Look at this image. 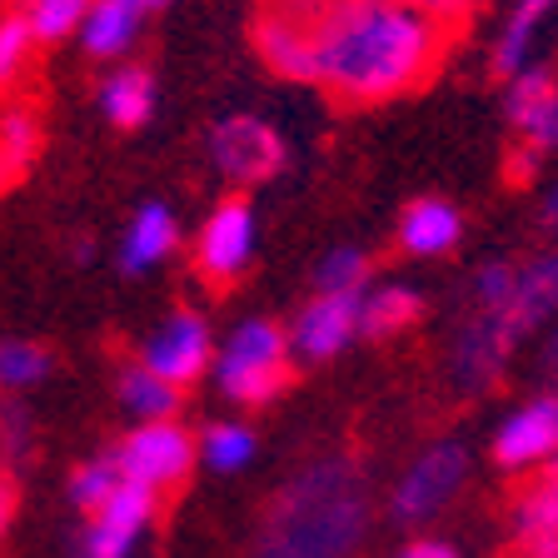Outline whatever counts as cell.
<instances>
[{"instance_id":"cell-35","label":"cell","mask_w":558,"mask_h":558,"mask_svg":"<svg viewBox=\"0 0 558 558\" xmlns=\"http://www.w3.org/2000/svg\"><path fill=\"white\" fill-rule=\"evenodd\" d=\"M538 230H544L548 240H558V180L548 185V195L538 199Z\"/></svg>"},{"instance_id":"cell-37","label":"cell","mask_w":558,"mask_h":558,"mask_svg":"<svg viewBox=\"0 0 558 558\" xmlns=\"http://www.w3.org/2000/svg\"><path fill=\"white\" fill-rule=\"evenodd\" d=\"M70 255H75V265H90V259H95V244L90 240H75V250H70Z\"/></svg>"},{"instance_id":"cell-25","label":"cell","mask_w":558,"mask_h":558,"mask_svg":"<svg viewBox=\"0 0 558 558\" xmlns=\"http://www.w3.org/2000/svg\"><path fill=\"white\" fill-rule=\"evenodd\" d=\"M120 484H125V474H120V459H116V453H95V459H85V464L70 474L65 494H70V504H75L85 519H95L105 504L116 499Z\"/></svg>"},{"instance_id":"cell-31","label":"cell","mask_w":558,"mask_h":558,"mask_svg":"<svg viewBox=\"0 0 558 558\" xmlns=\"http://www.w3.org/2000/svg\"><path fill=\"white\" fill-rule=\"evenodd\" d=\"M31 40H35V31L21 11H11L5 21H0V75H5V81L21 75L25 56H31Z\"/></svg>"},{"instance_id":"cell-11","label":"cell","mask_w":558,"mask_h":558,"mask_svg":"<svg viewBox=\"0 0 558 558\" xmlns=\"http://www.w3.org/2000/svg\"><path fill=\"white\" fill-rule=\"evenodd\" d=\"M155 513H160V494L125 478L116 488V499L105 504L95 519H85L75 558H135L140 538L155 529Z\"/></svg>"},{"instance_id":"cell-7","label":"cell","mask_w":558,"mask_h":558,"mask_svg":"<svg viewBox=\"0 0 558 558\" xmlns=\"http://www.w3.org/2000/svg\"><path fill=\"white\" fill-rule=\"evenodd\" d=\"M205 150H209V165L234 180V185H265L284 170L290 150H284V135H279L269 120L259 116H225L209 125L205 135Z\"/></svg>"},{"instance_id":"cell-23","label":"cell","mask_w":558,"mask_h":558,"mask_svg":"<svg viewBox=\"0 0 558 558\" xmlns=\"http://www.w3.org/2000/svg\"><path fill=\"white\" fill-rule=\"evenodd\" d=\"M195 439H199V464H205L209 474H244L259 453V439L244 418H215Z\"/></svg>"},{"instance_id":"cell-17","label":"cell","mask_w":558,"mask_h":558,"mask_svg":"<svg viewBox=\"0 0 558 558\" xmlns=\"http://www.w3.org/2000/svg\"><path fill=\"white\" fill-rule=\"evenodd\" d=\"M174 250H180V220H174L170 205L150 199V205H140L135 215H130L125 234H120V244H116V265H120V275H150Z\"/></svg>"},{"instance_id":"cell-22","label":"cell","mask_w":558,"mask_h":558,"mask_svg":"<svg viewBox=\"0 0 558 558\" xmlns=\"http://www.w3.org/2000/svg\"><path fill=\"white\" fill-rule=\"evenodd\" d=\"M160 105V85L145 65H116L100 81V116L120 130H140Z\"/></svg>"},{"instance_id":"cell-26","label":"cell","mask_w":558,"mask_h":558,"mask_svg":"<svg viewBox=\"0 0 558 558\" xmlns=\"http://www.w3.org/2000/svg\"><path fill=\"white\" fill-rule=\"evenodd\" d=\"M369 290V255L360 244H335L314 265V294H364Z\"/></svg>"},{"instance_id":"cell-30","label":"cell","mask_w":558,"mask_h":558,"mask_svg":"<svg viewBox=\"0 0 558 558\" xmlns=\"http://www.w3.org/2000/svg\"><path fill=\"white\" fill-rule=\"evenodd\" d=\"M513 294H519V259H484L469 275V310L499 314L513 304Z\"/></svg>"},{"instance_id":"cell-8","label":"cell","mask_w":558,"mask_h":558,"mask_svg":"<svg viewBox=\"0 0 558 558\" xmlns=\"http://www.w3.org/2000/svg\"><path fill=\"white\" fill-rule=\"evenodd\" d=\"M116 459L130 484H145L155 494H165V488L190 478V469L199 459V439H190V429L174 424V418H155V424H135L120 439Z\"/></svg>"},{"instance_id":"cell-5","label":"cell","mask_w":558,"mask_h":558,"mask_svg":"<svg viewBox=\"0 0 558 558\" xmlns=\"http://www.w3.org/2000/svg\"><path fill=\"white\" fill-rule=\"evenodd\" d=\"M504 116H509L513 135H519V155L513 170L534 174L538 160L558 155V70L534 60L529 70H519L504 95Z\"/></svg>"},{"instance_id":"cell-13","label":"cell","mask_w":558,"mask_h":558,"mask_svg":"<svg viewBox=\"0 0 558 558\" xmlns=\"http://www.w3.org/2000/svg\"><path fill=\"white\" fill-rule=\"evenodd\" d=\"M360 335V294H314L290 325L294 364H329Z\"/></svg>"},{"instance_id":"cell-24","label":"cell","mask_w":558,"mask_h":558,"mask_svg":"<svg viewBox=\"0 0 558 558\" xmlns=\"http://www.w3.org/2000/svg\"><path fill=\"white\" fill-rule=\"evenodd\" d=\"M120 409H125L135 424H155V418H174V409H180V389H174L170 379H160V374H150L145 364H130V369H120Z\"/></svg>"},{"instance_id":"cell-36","label":"cell","mask_w":558,"mask_h":558,"mask_svg":"<svg viewBox=\"0 0 558 558\" xmlns=\"http://www.w3.org/2000/svg\"><path fill=\"white\" fill-rule=\"evenodd\" d=\"M544 374H548V384L558 389V325L544 335Z\"/></svg>"},{"instance_id":"cell-29","label":"cell","mask_w":558,"mask_h":558,"mask_svg":"<svg viewBox=\"0 0 558 558\" xmlns=\"http://www.w3.org/2000/svg\"><path fill=\"white\" fill-rule=\"evenodd\" d=\"M90 5L95 0H21L15 11L31 21L35 40H65V35H81Z\"/></svg>"},{"instance_id":"cell-2","label":"cell","mask_w":558,"mask_h":558,"mask_svg":"<svg viewBox=\"0 0 558 558\" xmlns=\"http://www.w3.org/2000/svg\"><path fill=\"white\" fill-rule=\"evenodd\" d=\"M374 529V484L364 459L319 453L279 488L250 558H354Z\"/></svg>"},{"instance_id":"cell-20","label":"cell","mask_w":558,"mask_h":558,"mask_svg":"<svg viewBox=\"0 0 558 558\" xmlns=\"http://www.w3.org/2000/svg\"><path fill=\"white\" fill-rule=\"evenodd\" d=\"M145 15H150L145 0H95L90 15H85V25H81V46L90 50L95 60L125 56V50L140 40Z\"/></svg>"},{"instance_id":"cell-18","label":"cell","mask_w":558,"mask_h":558,"mask_svg":"<svg viewBox=\"0 0 558 558\" xmlns=\"http://www.w3.org/2000/svg\"><path fill=\"white\" fill-rule=\"evenodd\" d=\"M459 240H464V215L449 199H409L404 215H399V250L414 259H439L459 250Z\"/></svg>"},{"instance_id":"cell-27","label":"cell","mask_w":558,"mask_h":558,"mask_svg":"<svg viewBox=\"0 0 558 558\" xmlns=\"http://www.w3.org/2000/svg\"><path fill=\"white\" fill-rule=\"evenodd\" d=\"M35 150H40V125H35L31 110L11 105L5 120H0V165H5V185H15V180L31 170Z\"/></svg>"},{"instance_id":"cell-32","label":"cell","mask_w":558,"mask_h":558,"mask_svg":"<svg viewBox=\"0 0 558 558\" xmlns=\"http://www.w3.org/2000/svg\"><path fill=\"white\" fill-rule=\"evenodd\" d=\"M0 439H5V464L15 469V453H21L25 439H31V414H25L21 399H11L5 414H0Z\"/></svg>"},{"instance_id":"cell-16","label":"cell","mask_w":558,"mask_h":558,"mask_svg":"<svg viewBox=\"0 0 558 558\" xmlns=\"http://www.w3.org/2000/svg\"><path fill=\"white\" fill-rule=\"evenodd\" d=\"M499 319L519 339L558 325V250H544V255L523 259L519 265V294H513L509 310H499Z\"/></svg>"},{"instance_id":"cell-10","label":"cell","mask_w":558,"mask_h":558,"mask_svg":"<svg viewBox=\"0 0 558 558\" xmlns=\"http://www.w3.org/2000/svg\"><path fill=\"white\" fill-rule=\"evenodd\" d=\"M519 344L523 339L504 325L499 314L469 310L464 325L453 329V344H449L453 384H459L464 395H484V389H494V384L504 379V369H509V360H513V349Z\"/></svg>"},{"instance_id":"cell-38","label":"cell","mask_w":558,"mask_h":558,"mask_svg":"<svg viewBox=\"0 0 558 558\" xmlns=\"http://www.w3.org/2000/svg\"><path fill=\"white\" fill-rule=\"evenodd\" d=\"M145 5H150V11H160V5H170V0H145Z\"/></svg>"},{"instance_id":"cell-21","label":"cell","mask_w":558,"mask_h":558,"mask_svg":"<svg viewBox=\"0 0 558 558\" xmlns=\"http://www.w3.org/2000/svg\"><path fill=\"white\" fill-rule=\"evenodd\" d=\"M424 314V294L404 279H384L360 294V335L364 339H395L418 325Z\"/></svg>"},{"instance_id":"cell-1","label":"cell","mask_w":558,"mask_h":558,"mask_svg":"<svg viewBox=\"0 0 558 558\" xmlns=\"http://www.w3.org/2000/svg\"><path fill=\"white\" fill-rule=\"evenodd\" d=\"M314 35V85L344 105H379L434 75L449 21L409 0H294Z\"/></svg>"},{"instance_id":"cell-33","label":"cell","mask_w":558,"mask_h":558,"mask_svg":"<svg viewBox=\"0 0 558 558\" xmlns=\"http://www.w3.org/2000/svg\"><path fill=\"white\" fill-rule=\"evenodd\" d=\"M389 558H459V548L439 534H414V538H404Z\"/></svg>"},{"instance_id":"cell-12","label":"cell","mask_w":558,"mask_h":558,"mask_svg":"<svg viewBox=\"0 0 558 558\" xmlns=\"http://www.w3.org/2000/svg\"><path fill=\"white\" fill-rule=\"evenodd\" d=\"M255 244H259L255 209L244 199H220L195 234V265L209 284H230V279H240L250 269Z\"/></svg>"},{"instance_id":"cell-6","label":"cell","mask_w":558,"mask_h":558,"mask_svg":"<svg viewBox=\"0 0 558 558\" xmlns=\"http://www.w3.org/2000/svg\"><path fill=\"white\" fill-rule=\"evenodd\" d=\"M140 364L160 379H170L174 389H190L195 379L215 374V360H220V344L209 335V319L199 310H174L165 314L150 335L140 339Z\"/></svg>"},{"instance_id":"cell-34","label":"cell","mask_w":558,"mask_h":558,"mask_svg":"<svg viewBox=\"0 0 558 558\" xmlns=\"http://www.w3.org/2000/svg\"><path fill=\"white\" fill-rule=\"evenodd\" d=\"M409 5H418V11H429V15H439V21L453 25V21H464L478 0H409Z\"/></svg>"},{"instance_id":"cell-19","label":"cell","mask_w":558,"mask_h":558,"mask_svg":"<svg viewBox=\"0 0 558 558\" xmlns=\"http://www.w3.org/2000/svg\"><path fill=\"white\" fill-rule=\"evenodd\" d=\"M554 15H558V0H509V15H504L494 56H488V65H494V75H499L504 85H509L519 70L534 65V40Z\"/></svg>"},{"instance_id":"cell-15","label":"cell","mask_w":558,"mask_h":558,"mask_svg":"<svg viewBox=\"0 0 558 558\" xmlns=\"http://www.w3.org/2000/svg\"><path fill=\"white\" fill-rule=\"evenodd\" d=\"M513 558H558V464L534 474L509 509Z\"/></svg>"},{"instance_id":"cell-4","label":"cell","mask_w":558,"mask_h":558,"mask_svg":"<svg viewBox=\"0 0 558 558\" xmlns=\"http://www.w3.org/2000/svg\"><path fill=\"white\" fill-rule=\"evenodd\" d=\"M464 484H469V444L453 439V434L429 439L399 469L395 488H389V519L429 534V523L444 519L459 504Z\"/></svg>"},{"instance_id":"cell-3","label":"cell","mask_w":558,"mask_h":558,"mask_svg":"<svg viewBox=\"0 0 558 558\" xmlns=\"http://www.w3.org/2000/svg\"><path fill=\"white\" fill-rule=\"evenodd\" d=\"M290 364H294L290 329H279L275 319H240L220 344L215 389H220L234 409H265L284 395Z\"/></svg>"},{"instance_id":"cell-9","label":"cell","mask_w":558,"mask_h":558,"mask_svg":"<svg viewBox=\"0 0 558 558\" xmlns=\"http://www.w3.org/2000/svg\"><path fill=\"white\" fill-rule=\"evenodd\" d=\"M494 464L504 474H544L558 464V389L529 395L494 429Z\"/></svg>"},{"instance_id":"cell-28","label":"cell","mask_w":558,"mask_h":558,"mask_svg":"<svg viewBox=\"0 0 558 558\" xmlns=\"http://www.w3.org/2000/svg\"><path fill=\"white\" fill-rule=\"evenodd\" d=\"M50 374V349L35 339H5L0 344V384L11 395H31L35 384H46Z\"/></svg>"},{"instance_id":"cell-14","label":"cell","mask_w":558,"mask_h":558,"mask_svg":"<svg viewBox=\"0 0 558 558\" xmlns=\"http://www.w3.org/2000/svg\"><path fill=\"white\" fill-rule=\"evenodd\" d=\"M255 50L279 81L314 85V35L294 0H269L255 21Z\"/></svg>"}]
</instances>
